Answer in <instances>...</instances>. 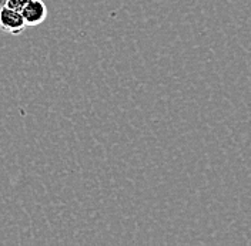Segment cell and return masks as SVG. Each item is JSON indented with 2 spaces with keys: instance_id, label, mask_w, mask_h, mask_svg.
I'll list each match as a JSON object with an SVG mask.
<instances>
[{
  "instance_id": "1",
  "label": "cell",
  "mask_w": 251,
  "mask_h": 246,
  "mask_svg": "<svg viewBox=\"0 0 251 246\" xmlns=\"http://www.w3.org/2000/svg\"><path fill=\"white\" fill-rule=\"evenodd\" d=\"M22 16L25 19L26 26L37 27L42 23H45L47 19V6L43 0H27L25 7L22 9Z\"/></svg>"
},
{
  "instance_id": "2",
  "label": "cell",
  "mask_w": 251,
  "mask_h": 246,
  "mask_svg": "<svg viewBox=\"0 0 251 246\" xmlns=\"http://www.w3.org/2000/svg\"><path fill=\"white\" fill-rule=\"evenodd\" d=\"M26 27L27 26H26L25 19L20 12L12 10L6 6L0 9V29L4 33L19 36L25 31Z\"/></svg>"
},
{
  "instance_id": "3",
  "label": "cell",
  "mask_w": 251,
  "mask_h": 246,
  "mask_svg": "<svg viewBox=\"0 0 251 246\" xmlns=\"http://www.w3.org/2000/svg\"><path fill=\"white\" fill-rule=\"evenodd\" d=\"M27 3V0H7L6 1V7L16 10V12H22V9L25 7V4Z\"/></svg>"
},
{
  "instance_id": "4",
  "label": "cell",
  "mask_w": 251,
  "mask_h": 246,
  "mask_svg": "<svg viewBox=\"0 0 251 246\" xmlns=\"http://www.w3.org/2000/svg\"><path fill=\"white\" fill-rule=\"evenodd\" d=\"M6 1H7V0H0V9L6 6Z\"/></svg>"
}]
</instances>
